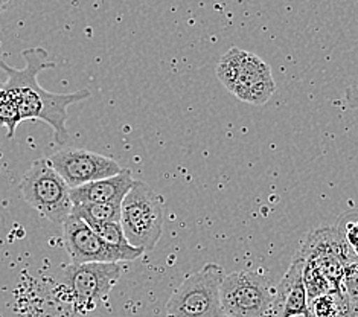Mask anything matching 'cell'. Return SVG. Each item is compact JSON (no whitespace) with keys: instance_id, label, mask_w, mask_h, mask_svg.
Listing matches in <instances>:
<instances>
[{"instance_id":"cell-1","label":"cell","mask_w":358,"mask_h":317,"mask_svg":"<svg viewBox=\"0 0 358 317\" xmlns=\"http://www.w3.org/2000/svg\"><path fill=\"white\" fill-rule=\"evenodd\" d=\"M27 66L23 69L8 66L0 58V69L8 75V80L0 84V89L10 93L19 107L22 121H43L52 127L54 138L58 145L64 147L69 139L67 132V107L75 102L87 99L90 92L83 89L73 93H54L41 87L38 75L55 67L50 62L45 48H29L23 52Z\"/></svg>"},{"instance_id":"cell-2","label":"cell","mask_w":358,"mask_h":317,"mask_svg":"<svg viewBox=\"0 0 358 317\" xmlns=\"http://www.w3.org/2000/svg\"><path fill=\"white\" fill-rule=\"evenodd\" d=\"M217 76L235 98L252 106H264L276 92L268 64L240 48H230L220 59Z\"/></svg>"},{"instance_id":"cell-3","label":"cell","mask_w":358,"mask_h":317,"mask_svg":"<svg viewBox=\"0 0 358 317\" xmlns=\"http://www.w3.org/2000/svg\"><path fill=\"white\" fill-rule=\"evenodd\" d=\"M165 204L145 182L134 180L130 192L121 204V226L130 246L150 252L164 234Z\"/></svg>"},{"instance_id":"cell-4","label":"cell","mask_w":358,"mask_h":317,"mask_svg":"<svg viewBox=\"0 0 358 317\" xmlns=\"http://www.w3.org/2000/svg\"><path fill=\"white\" fill-rule=\"evenodd\" d=\"M223 279L224 270L215 262L186 276L169 297L165 317H223L220 301Z\"/></svg>"},{"instance_id":"cell-5","label":"cell","mask_w":358,"mask_h":317,"mask_svg":"<svg viewBox=\"0 0 358 317\" xmlns=\"http://www.w3.org/2000/svg\"><path fill=\"white\" fill-rule=\"evenodd\" d=\"M23 200L45 218L62 225L71 216V188L66 185L48 159L34 162L19 185Z\"/></svg>"},{"instance_id":"cell-6","label":"cell","mask_w":358,"mask_h":317,"mask_svg":"<svg viewBox=\"0 0 358 317\" xmlns=\"http://www.w3.org/2000/svg\"><path fill=\"white\" fill-rule=\"evenodd\" d=\"M275 287L258 270H240L224 276L220 287L221 310L227 317H266Z\"/></svg>"},{"instance_id":"cell-7","label":"cell","mask_w":358,"mask_h":317,"mask_svg":"<svg viewBox=\"0 0 358 317\" xmlns=\"http://www.w3.org/2000/svg\"><path fill=\"white\" fill-rule=\"evenodd\" d=\"M121 273V265L116 262L67 265L63 272L64 286L73 307L83 314L96 310L108 297Z\"/></svg>"},{"instance_id":"cell-8","label":"cell","mask_w":358,"mask_h":317,"mask_svg":"<svg viewBox=\"0 0 358 317\" xmlns=\"http://www.w3.org/2000/svg\"><path fill=\"white\" fill-rule=\"evenodd\" d=\"M63 241L72 264L90 262H119L134 261L145 252L133 246H112L93 232L83 220L73 216L67 217L63 223Z\"/></svg>"},{"instance_id":"cell-9","label":"cell","mask_w":358,"mask_h":317,"mask_svg":"<svg viewBox=\"0 0 358 317\" xmlns=\"http://www.w3.org/2000/svg\"><path fill=\"white\" fill-rule=\"evenodd\" d=\"M48 162L71 190L115 177L122 171L115 159L83 148H62L49 156Z\"/></svg>"},{"instance_id":"cell-10","label":"cell","mask_w":358,"mask_h":317,"mask_svg":"<svg viewBox=\"0 0 358 317\" xmlns=\"http://www.w3.org/2000/svg\"><path fill=\"white\" fill-rule=\"evenodd\" d=\"M266 317H308V295L303 284V261L294 256L275 287V299Z\"/></svg>"},{"instance_id":"cell-11","label":"cell","mask_w":358,"mask_h":317,"mask_svg":"<svg viewBox=\"0 0 358 317\" xmlns=\"http://www.w3.org/2000/svg\"><path fill=\"white\" fill-rule=\"evenodd\" d=\"M134 185L130 169H122L115 177L102 178L80 188L71 190L72 206L83 203H116L122 204L125 195Z\"/></svg>"},{"instance_id":"cell-12","label":"cell","mask_w":358,"mask_h":317,"mask_svg":"<svg viewBox=\"0 0 358 317\" xmlns=\"http://www.w3.org/2000/svg\"><path fill=\"white\" fill-rule=\"evenodd\" d=\"M71 216L90 223H121V204L116 203H83L72 206Z\"/></svg>"},{"instance_id":"cell-13","label":"cell","mask_w":358,"mask_h":317,"mask_svg":"<svg viewBox=\"0 0 358 317\" xmlns=\"http://www.w3.org/2000/svg\"><path fill=\"white\" fill-rule=\"evenodd\" d=\"M22 121L19 107L10 93L0 89V125L6 127L8 138H14L15 128Z\"/></svg>"},{"instance_id":"cell-14","label":"cell","mask_w":358,"mask_h":317,"mask_svg":"<svg viewBox=\"0 0 358 317\" xmlns=\"http://www.w3.org/2000/svg\"><path fill=\"white\" fill-rule=\"evenodd\" d=\"M87 226L102 239V241H106L107 244L119 246V247L130 246L124 235L121 223H112V221L110 223H90V225H87Z\"/></svg>"},{"instance_id":"cell-15","label":"cell","mask_w":358,"mask_h":317,"mask_svg":"<svg viewBox=\"0 0 358 317\" xmlns=\"http://www.w3.org/2000/svg\"><path fill=\"white\" fill-rule=\"evenodd\" d=\"M343 288L348 296L349 305H351V311L358 314V258L349 262L345 267Z\"/></svg>"},{"instance_id":"cell-16","label":"cell","mask_w":358,"mask_h":317,"mask_svg":"<svg viewBox=\"0 0 358 317\" xmlns=\"http://www.w3.org/2000/svg\"><path fill=\"white\" fill-rule=\"evenodd\" d=\"M338 232L345 239L348 247L351 248L352 253L358 258V217L345 220L343 229L338 230Z\"/></svg>"},{"instance_id":"cell-17","label":"cell","mask_w":358,"mask_h":317,"mask_svg":"<svg viewBox=\"0 0 358 317\" xmlns=\"http://www.w3.org/2000/svg\"><path fill=\"white\" fill-rule=\"evenodd\" d=\"M346 106L349 108H358V95H357V92L354 89H348Z\"/></svg>"},{"instance_id":"cell-18","label":"cell","mask_w":358,"mask_h":317,"mask_svg":"<svg viewBox=\"0 0 358 317\" xmlns=\"http://www.w3.org/2000/svg\"><path fill=\"white\" fill-rule=\"evenodd\" d=\"M11 3L10 2H3V0H0V13H2V11H5L6 10V8L8 6H10Z\"/></svg>"},{"instance_id":"cell-19","label":"cell","mask_w":358,"mask_h":317,"mask_svg":"<svg viewBox=\"0 0 358 317\" xmlns=\"http://www.w3.org/2000/svg\"><path fill=\"white\" fill-rule=\"evenodd\" d=\"M349 317H358V314H355V313H351V316H349Z\"/></svg>"},{"instance_id":"cell-20","label":"cell","mask_w":358,"mask_h":317,"mask_svg":"<svg viewBox=\"0 0 358 317\" xmlns=\"http://www.w3.org/2000/svg\"><path fill=\"white\" fill-rule=\"evenodd\" d=\"M355 92H357V95H358V89H355Z\"/></svg>"},{"instance_id":"cell-21","label":"cell","mask_w":358,"mask_h":317,"mask_svg":"<svg viewBox=\"0 0 358 317\" xmlns=\"http://www.w3.org/2000/svg\"><path fill=\"white\" fill-rule=\"evenodd\" d=\"M223 317H227V316H223Z\"/></svg>"}]
</instances>
